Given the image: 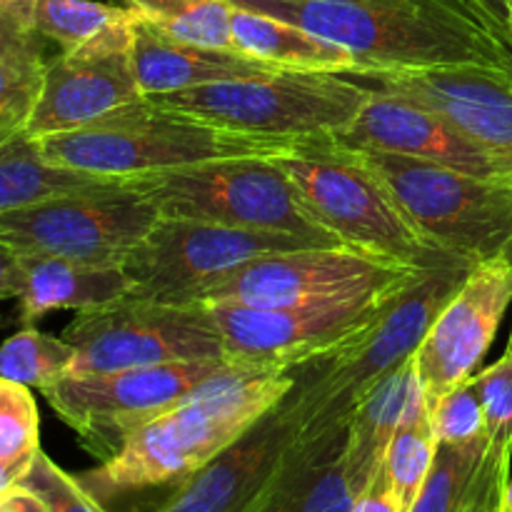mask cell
<instances>
[{
	"label": "cell",
	"mask_w": 512,
	"mask_h": 512,
	"mask_svg": "<svg viewBox=\"0 0 512 512\" xmlns=\"http://www.w3.org/2000/svg\"><path fill=\"white\" fill-rule=\"evenodd\" d=\"M343 45L358 70L512 65L503 0H230Z\"/></svg>",
	"instance_id": "cell-1"
},
{
	"label": "cell",
	"mask_w": 512,
	"mask_h": 512,
	"mask_svg": "<svg viewBox=\"0 0 512 512\" xmlns=\"http://www.w3.org/2000/svg\"><path fill=\"white\" fill-rule=\"evenodd\" d=\"M293 388V373L228 368L140 425L95 470L75 475L98 503L180 485L248 433Z\"/></svg>",
	"instance_id": "cell-2"
},
{
	"label": "cell",
	"mask_w": 512,
	"mask_h": 512,
	"mask_svg": "<svg viewBox=\"0 0 512 512\" xmlns=\"http://www.w3.org/2000/svg\"><path fill=\"white\" fill-rule=\"evenodd\" d=\"M270 160L288 175L313 218L348 248L413 270L475 268L428 238L368 155L335 135L295 140Z\"/></svg>",
	"instance_id": "cell-3"
},
{
	"label": "cell",
	"mask_w": 512,
	"mask_h": 512,
	"mask_svg": "<svg viewBox=\"0 0 512 512\" xmlns=\"http://www.w3.org/2000/svg\"><path fill=\"white\" fill-rule=\"evenodd\" d=\"M50 165L88 175L133 180L225 158H270L295 140L213 125L183 110L140 98L105 118L65 133L33 138Z\"/></svg>",
	"instance_id": "cell-4"
},
{
	"label": "cell",
	"mask_w": 512,
	"mask_h": 512,
	"mask_svg": "<svg viewBox=\"0 0 512 512\" xmlns=\"http://www.w3.org/2000/svg\"><path fill=\"white\" fill-rule=\"evenodd\" d=\"M473 268L433 270L415 280L388 313L350 343L293 368V388L283 398L298 438L348 430L355 408L418 353L435 315L458 293Z\"/></svg>",
	"instance_id": "cell-5"
},
{
	"label": "cell",
	"mask_w": 512,
	"mask_h": 512,
	"mask_svg": "<svg viewBox=\"0 0 512 512\" xmlns=\"http://www.w3.org/2000/svg\"><path fill=\"white\" fill-rule=\"evenodd\" d=\"M370 93L373 88L350 73L278 70L150 100L230 130L303 140L343 133L365 108Z\"/></svg>",
	"instance_id": "cell-6"
},
{
	"label": "cell",
	"mask_w": 512,
	"mask_h": 512,
	"mask_svg": "<svg viewBox=\"0 0 512 512\" xmlns=\"http://www.w3.org/2000/svg\"><path fill=\"white\" fill-rule=\"evenodd\" d=\"M125 183L148 198L160 218L288 233L328 248L343 245L305 208L288 175L273 160L260 155L210 160Z\"/></svg>",
	"instance_id": "cell-7"
},
{
	"label": "cell",
	"mask_w": 512,
	"mask_h": 512,
	"mask_svg": "<svg viewBox=\"0 0 512 512\" xmlns=\"http://www.w3.org/2000/svg\"><path fill=\"white\" fill-rule=\"evenodd\" d=\"M363 153L440 248L470 265L512 263V178H483L403 155Z\"/></svg>",
	"instance_id": "cell-8"
},
{
	"label": "cell",
	"mask_w": 512,
	"mask_h": 512,
	"mask_svg": "<svg viewBox=\"0 0 512 512\" xmlns=\"http://www.w3.org/2000/svg\"><path fill=\"white\" fill-rule=\"evenodd\" d=\"M413 283L288 308H253L220 300L203 305L223 340L225 363L285 373L373 328Z\"/></svg>",
	"instance_id": "cell-9"
},
{
	"label": "cell",
	"mask_w": 512,
	"mask_h": 512,
	"mask_svg": "<svg viewBox=\"0 0 512 512\" xmlns=\"http://www.w3.org/2000/svg\"><path fill=\"white\" fill-rule=\"evenodd\" d=\"M328 248L288 233L228 228L188 218H158L148 235L125 258L128 298L193 305L240 265L270 253Z\"/></svg>",
	"instance_id": "cell-10"
},
{
	"label": "cell",
	"mask_w": 512,
	"mask_h": 512,
	"mask_svg": "<svg viewBox=\"0 0 512 512\" xmlns=\"http://www.w3.org/2000/svg\"><path fill=\"white\" fill-rule=\"evenodd\" d=\"M75 348L68 375L118 373L185 360H225L223 340L203 303L173 305L123 298L83 310L65 325Z\"/></svg>",
	"instance_id": "cell-11"
},
{
	"label": "cell",
	"mask_w": 512,
	"mask_h": 512,
	"mask_svg": "<svg viewBox=\"0 0 512 512\" xmlns=\"http://www.w3.org/2000/svg\"><path fill=\"white\" fill-rule=\"evenodd\" d=\"M158 218L150 200L120 180L5 210L0 243L20 255L123 265Z\"/></svg>",
	"instance_id": "cell-12"
},
{
	"label": "cell",
	"mask_w": 512,
	"mask_h": 512,
	"mask_svg": "<svg viewBox=\"0 0 512 512\" xmlns=\"http://www.w3.org/2000/svg\"><path fill=\"white\" fill-rule=\"evenodd\" d=\"M223 368H228L225 360H185L118 373L63 375L40 393L55 415L75 430L83 448L105 463L123 448L130 433L183 403Z\"/></svg>",
	"instance_id": "cell-13"
},
{
	"label": "cell",
	"mask_w": 512,
	"mask_h": 512,
	"mask_svg": "<svg viewBox=\"0 0 512 512\" xmlns=\"http://www.w3.org/2000/svg\"><path fill=\"white\" fill-rule=\"evenodd\" d=\"M425 273L430 270L385 263L348 245L298 248L263 255L240 265L230 278L210 288L200 303L220 300L253 308H288L395 288L413 283Z\"/></svg>",
	"instance_id": "cell-14"
},
{
	"label": "cell",
	"mask_w": 512,
	"mask_h": 512,
	"mask_svg": "<svg viewBox=\"0 0 512 512\" xmlns=\"http://www.w3.org/2000/svg\"><path fill=\"white\" fill-rule=\"evenodd\" d=\"M135 13L105 28L85 45L53 55L45 63L43 88L25 135L65 133L105 118L145 98L133 63Z\"/></svg>",
	"instance_id": "cell-15"
},
{
	"label": "cell",
	"mask_w": 512,
	"mask_h": 512,
	"mask_svg": "<svg viewBox=\"0 0 512 512\" xmlns=\"http://www.w3.org/2000/svg\"><path fill=\"white\" fill-rule=\"evenodd\" d=\"M512 303V263L475 265L415 353L428 408L478 373Z\"/></svg>",
	"instance_id": "cell-16"
},
{
	"label": "cell",
	"mask_w": 512,
	"mask_h": 512,
	"mask_svg": "<svg viewBox=\"0 0 512 512\" xmlns=\"http://www.w3.org/2000/svg\"><path fill=\"white\" fill-rule=\"evenodd\" d=\"M448 118L468 138L512 163V65H448L350 73Z\"/></svg>",
	"instance_id": "cell-17"
},
{
	"label": "cell",
	"mask_w": 512,
	"mask_h": 512,
	"mask_svg": "<svg viewBox=\"0 0 512 512\" xmlns=\"http://www.w3.org/2000/svg\"><path fill=\"white\" fill-rule=\"evenodd\" d=\"M295 445L298 425L280 400L218 458L145 512H253L283 475Z\"/></svg>",
	"instance_id": "cell-18"
},
{
	"label": "cell",
	"mask_w": 512,
	"mask_h": 512,
	"mask_svg": "<svg viewBox=\"0 0 512 512\" xmlns=\"http://www.w3.org/2000/svg\"><path fill=\"white\" fill-rule=\"evenodd\" d=\"M335 140L355 150L403 155L483 178H512L510 160L475 143L448 118L378 88Z\"/></svg>",
	"instance_id": "cell-19"
},
{
	"label": "cell",
	"mask_w": 512,
	"mask_h": 512,
	"mask_svg": "<svg viewBox=\"0 0 512 512\" xmlns=\"http://www.w3.org/2000/svg\"><path fill=\"white\" fill-rule=\"evenodd\" d=\"M133 63L145 98L183 93V90L225 83V80L278 73V68L273 65L248 58L238 50L205 48V45L170 38L140 15L135 18Z\"/></svg>",
	"instance_id": "cell-20"
},
{
	"label": "cell",
	"mask_w": 512,
	"mask_h": 512,
	"mask_svg": "<svg viewBox=\"0 0 512 512\" xmlns=\"http://www.w3.org/2000/svg\"><path fill=\"white\" fill-rule=\"evenodd\" d=\"M20 255V253H18ZM123 265L85 263L53 255H20V325L28 328L53 310H95L128 298Z\"/></svg>",
	"instance_id": "cell-21"
},
{
	"label": "cell",
	"mask_w": 512,
	"mask_h": 512,
	"mask_svg": "<svg viewBox=\"0 0 512 512\" xmlns=\"http://www.w3.org/2000/svg\"><path fill=\"white\" fill-rule=\"evenodd\" d=\"M348 430L298 438L283 475L253 512H348L355 490L345 463Z\"/></svg>",
	"instance_id": "cell-22"
},
{
	"label": "cell",
	"mask_w": 512,
	"mask_h": 512,
	"mask_svg": "<svg viewBox=\"0 0 512 512\" xmlns=\"http://www.w3.org/2000/svg\"><path fill=\"white\" fill-rule=\"evenodd\" d=\"M423 408H428V400L415 355L355 408L348 423L345 463L358 493H363L383 470L388 445L400 425Z\"/></svg>",
	"instance_id": "cell-23"
},
{
	"label": "cell",
	"mask_w": 512,
	"mask_h": 512,
	"mask_svg": "<svg viewBox=\"0 0 512 512\" xmlns=\"http://www.w3.org/2000/svg\"><path fill=\"white\" fill-rule=\"evenodd\" d=\"M233 50L278 70L300 73H355L358 60L343 45L310 33L283 18L233 3Z\"/></svg>",
	"instance_id": "cell-24"
},
{
	"label": "cell",
	"mask_w": 512,
	"mask_h": 512,
	"mask_svg": "<svg viewBox=\"0 0 512 512\" xmlns=\"http://www.w3.org/2000/svg\"><path fill=\"white\" fill-rule=\"evenodd\" d=\"M113 183H120V180L50 165L48 160L40 158L35 140L25 133L0 145V213L55 198V195L103 188Z\"/></svg>",
	"instance_id": "cell-25"
},
{
	"label": "cell",
	"mask_w": 512,
	"mask_h": 512,
	"mask_svg": "<svg viewBox=\"0 0 512 512\" xmlns=\"http://www.w3.org/2000/svg\"><path fill=\"white\" fill-rule=\"evenodd\" d=\"M488 438L468 445L438 443L433 470L410 512H465L480 488Z\"/></svg>",
	"instance_id": "cell-26"
},
{
	"label": "cell",
	"mask_w": 512,
	"mask_h": 512,
	"mask_svg": "<svg viewBox=\"0 0 512 512\" xmlns=\"http://www.w3.org/2000/svg\"><path fill=\"white\" fill-rule=\"evenodd\" d=\"M125 5L170 38L205 48L233 50L230 0H125Z\"/></svg>",
	"instance_id": "cell-27"
},
{
	"label": "cell",
	"mask_w": 512,
	"mask_h": 512,
	"mask_svg": "<svg viewBox=\"0 0 512 512\" xmlns=\"http://www.w3.org/2000/svg\"><path fill=\"white\" fill-rule=\"evenodd\" d=\"M435 453H438V438H435L433 423H430V410L423 408L400 425L398 433L390 440L383 463L385 480L398 495L403 512H410L418 500L420 490L433 470Z\"/></svg>",
	"instance_id": "cell-28"
},
{
	"label": "cell",
	"mask_w": 512,
	"mask_h": 512,
	"mask_svg": "<svg viewBox=\"0 0 512 512\" xmlns=\"http://www.w3.org/2000/svg\"><path fill=\"white\" fill-rule=\"evenodd\" d=\"M75 348L63 338L40 333L33 325L0 343V378L43 390L70 373Z\"/></svg>",
	"instance_id": "cell-29"
},
{
	"label": "cell",
	"mask_w": 512,
	"mask_h": 512,
	"mask_svg": "<svg viewBox=\"0 0 512 512\" xmlns=\"http://www.w3.org/2000/svg\"><path fill=\"white\" fill-rule=\"evenodd\" d=\"M130 13V5L100 3V0H35V28L58 48L75 50L103 33Z\"/></svg>",
	"instance_id": "cell-30"
},
{
	"label": "cell",
	"mask_w": 512,
	"mask_h": 512,
	"mask_svg": "<svg viewBox=\"0 0 512 512\" xmlns=\"http://www.w3.org/2000/svg\"><path fill=\"white\" fill-rule=\"evenodd\" d=\"M40 453V418L30 388L0 378V470L20 483Z\"/></svg>",
	"instance_id": "cell-31"
},
{
	"label": "cell",
	"mask_w": 512,
	"mask_h": 512,
	"mask_svg": "<svg viewBox=\"0 0 512 512\" xmlns=\"http://www.w3.org/2000/svg\"><path fill=\"white\" fill-rule=\"evenodd\" d=\"M48 60H0V145L28 130Z\"/></svg>",
	"instance_id": "cell-32"
},
{
	"label": "cell",
	"mask_w": 512,
	"mask_h": 512,
	"mask_svg": "<svg viewBox=\"0 0 512 512\" xmlns=\"http://www.w3.org/2000/svg\"><path fill=\"white\" fill-rule=\"evenodd\" d=\"M475 390L480 395L485 415V435L490 453L512 458V353L505 350L503 358L490 368L473 375Z\"/></svg>",
	"instance_id": "cell-33"
},
{
	"label": "cell",
	"mask_w": 512,
	"mask_h": 512,
	"mask_svg": "<svg viewBox=\"0 0 512 512\" xmlns=\"http://www.w3.org/2000/svg\"><path fill=\"white\" fill-rule=\"evenodd\" d=\"M428 410L438 443L468 445L480 438H488L485 435L483 403H480L473 378L455 385L443 398L435 400Z\"/></svg>",
	"instance_id": "cell-34"
},
{
	"label": "cell",
	"mask_w": 512,
	"mask_h": 512,
	"mask_svg": "<svg viewBox=\"0 0 512 512\" xmlns=\"http://www.w3.org/2000/svg\"><path fill=\"white\" fill-rule=\"evenodd\" d=\"M20 483L35 490L45 500L50 512H110L80 485L75 475L60 470L43 450L35 455L33 465Z\"/></svg>",
	"instance_id": "cell-35"
},
{
	"label": "cell",
	"mask_w": 512,
	"mask_h": 512,
	"mask_svg": "<svg viewBox=\"0 0 512 512\" xmlns=\"http://www.w3.org/2000/svg\"><path fill=\"white\" fill-rule=\"evenodd\" d=\"M35 28V0H0V60H50Z\"/></svg>",
	"instance_id": "cell-36"
},
{
	"label": "cell",
	"mask_w": 512,
	"mask_h": 512,
	"mask_svg": "<svg viewBox=\"0 0 512 512\" xmlns=\"http://www.w3.org/2000/svg\"><path fill=\"white\" fill-rule=\"evenodd\" d=\"M510 480V458H500V455L490 453L485 458V470L483 480H480V488L475 493L473 503L465 512H500V503H503L505 485Z\"/></svg>",
	"instance_id": "cell-37"
},
{
	"label": "cell",
	"mask_w": 512,
	"mask_h": 512,
	"mask_svg": "<svg viewBox=\"0 0 512 512\" xmlns=\"http://www.w3.org/2000/svg\"><path fill=\"white\" fill-rule=\"evenodd\" d=\"M348 512H403V505H400L398 495L393 493L390 483L385 480L383 470H380L378 478L363 493L355 495Z\"/></svg>",
	"instance_id": "cell-38"
},
{
	"label": "cell",
	"mask_w": 512,
	"mask_h": 512,
	"mask_svg": "<svg viewBox=\"0 0 512 512\" xmlns=\"http://www.w3.org/2000/svg\"><path fill=\"white\" fill-rule=\"evenodd\" d=\"M0 512H50L45 500L28 485H10L0 493Z\"/></svg>",
	"instance_id": "cell-39"
},
{
	"label": "cell",
	"mask_w": 512,
	"mask_h": 512,
	"mask_svg": "<svg viewBox=\"0 0 512 512\" xmlns=\"http://www.w3.org/2000/svg\"><path fill=\"white\" fill-rule=\"evenodd\" d=\"M20 293V255L0 243V300L18 298Z\"/></svg>",
	"instance_id": "cell-40"
},
{
	"label": "cell",
	"mask_w": 512,
	"mask_h": 512,
	"mask_svg": "<svg viewBox=\"0 0 512 512\" xmlns=\"http://www.w3.org/2000/svg\"><path fill=\"white\" fill-rule=\"evenodd\" d=\"M500 512H512V478L505 485V493H503V503H500Z\"/></svg>",
	"instance_id": "cell-41"
},
{
	"label": "cell",
	"mask_w": 512,
	"mask_h": 512,
	"mask_svg": "<svg viewBox=\"0 0 512 512\" xmlns=\"http://www.w3.org/2000/svg\"><path fill=\"white\" fill-rule=\"evenodd\" d=\"M503 8H505V18H508V25L512 30V0H503Z\"/></svg>",
	"instance_id": "cell-42"
},
{
	"label": "cell",
	"mask_w": 512,
	"mask_h": 512,
	"mask_svg": "<svg viewBox=\"0 0 512 512\" xmlns=\"http://www.w3.org/2000/svg\"><path fill=\"white\" fill-rule=\"evenodd\" d=\"M508 350L512 353V333H510V340H508Z\"/></svg>",
	"instance_id": "cell-43"
}]
</instances>
